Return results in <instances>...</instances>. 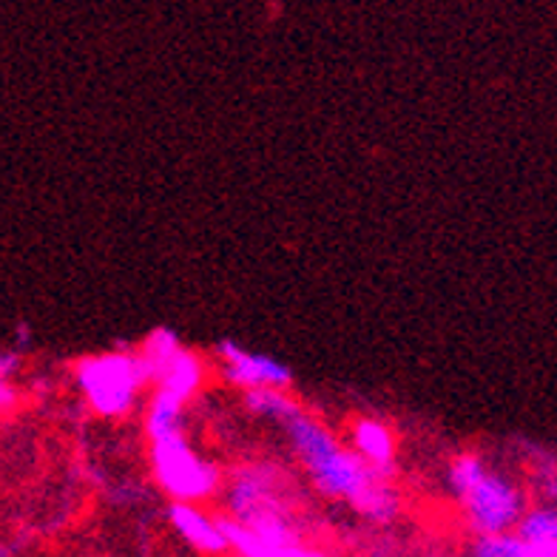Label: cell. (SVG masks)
Here are the masks:
<instances>
[{"mask_svg": "<svg viewBox=\"0 0 557 557\" xmlns=\"http://www.w3.org/2000/svg\"><path fill=\"white\" fill-rule=\"evenodd\" d=\"M245 407L257 418H268L285 426L296 412H301L299 401L290 398L285 389H250L245 393Z\"/></svg>", "mask_w": 557, "mask_h": 557, "instance_id": "obj_11", "label": "cell"}, {"mask_svg": "<svg viewBox=\"0 0 557 557\" xmlns=\"http://www.w3.org/2000/svg\"><path fill=\"white\" fill-rule=\"evenodd\" d=\"M77 387L88 407L103 418H123L134 410L139 389L148 384L146 367L134 350L86 356L74 364Z\"/></svg>", "mask_w": 557, "mask_h": 557, "instance_id": "obj_3", "label": "cell"}, {"mask_svg": "<svg viewBox=\"0 0 557 557\" xmlns=\"http://www.w3.org/2000/svg\"><path fill=\"white\" fill-rule=\"evenodd\" d=\"M151 470L157 484L174 504H202L213 498L222 486L220 467L199 455L185 433L171 438L151 441Z\"/></svg>", "mask_w": 557, "mask_h": 557, "instance_id": "obj_4", "label": "cell"}, {"mask_svg": "<svg viewBox=\"0 0 557 557\" xmlns=\"http://www.w3.org/2000/svg\"><path fill=\"white\" fill-rule=\"evenodd\" d=\"M285 433L296 458L322 495L345 500L373 523H389L396 518L398 495L387 478L361 463L359 455L345 447L322 421L301 410L287 421Z\"/></svg>", "mask_w": 557, "mask_h": 557, "instance_id": "obj_1", "label": "cell"}, {"mask_svg": "<svg viewBox=\"0 0 557 557\" xmlns=\"http://www.w3.org/2000/svg\"><path fill=\"white\" fill-rule=\"evenodd\" d=\"M512 532L541 557H557V512L552 506L527 509Z\"/></svg>", "mask_w": 557, "mask_h": 557, "instance_id": "obj_9", "label": "cell"}, {"mask_svg": "<svg viewBox=\"0 0 557 557\" xmlns=\"http://www.w3.org/2000/svg\"><path fill=\"white\" fill-rule=\"evenodd\" d=\"M17 401H21V393H17L15 384L9 382V379H0V416L15 410Z\"/></svg>", "mask_w": 557, "mask_h": 557, "instance_id": "obj_14", "label": "cell"}, {"mask_svg": "<svg viewBox=\"0 0 557 557\" xmlns=\"http://www.w3.org/2000/svg\"><path fill=\"white\" fill-rule=\"evenodd\" d=\"M299 557H333V555H327V552H319V549H310V546H301Z\"/></svg>", "mask_w": 557, "mask_h": 557, "instance_id": "obj_17", "label": "cell"}, {"mask_svg": "<svg viewBox=\"0 0 557 557\" xmlns=\"http://www.w3.org/2000/svg\"><path fill=\"white\" fill-rule=\"evenodd\" d=\"M449 486L461 500L463 515L478 537L506 535L527 512L523 490L512 478L490 470L475 453L455 455L449 463Z\"/></svg>", "mask_w": 557, "mask_h": 557, "instance_id": "obj_2", "label": "cell"}, {"mask_svg": "<svg viewBox=\"0 0 557 557\" xmlns=\"http://www.w3.org/2000/svg\"><path fill=\"white\" fill-rule=\"evenodd\" d=\"M472 557H541V555L529 549L527 543L515 535V532H506V535L478 537Z\"/></svg>", "mask_w": 557, "mask_h": 557, "instance_id": "obj_13", "label": "cell"}, {"mask_svg": "<svg viewBox=\"0 0 557 557\" xmlns=\"http://www.w3.org/2000/svg\"><path fill=\"white\" fill-rule=\"evenodd\" d=\"M216 356H220L222 373H225L227 382L243 387L245 393H250V389H287L294 384V370L285 361L248 350L234 338L220 342Z\"/></svg>", "mask_w": 557, "mask_h": 557, "instance_id": "obj_5", "label": "cell"}, {"mask_svg": "<svg viewBox=\"0 0 557 557\" xmlns=\"http://www.w3.org/2000/svg\"><path fill=\"white\" fill-rule=\"evenodd\" d=\"M169 521L176 535L183 537L191 549L202 552V555H222V552H227L225 535H222L216 515H208L202 506L171 504Z\"/></svg>", "mask_w": 557, "mask_h": 557, "instance_id": "obj_6", "label": "cell"}, {"mask_svg": "<svg viewBox=\"0 0 557 557\" xmlns=\"http://www.w3.org/2000/svg\"><path fill=\"white\" fill-rule=\"evenodd\" d=\"M15 338H17V350H23V347L29 345L32 342V333H29V327H26V324H17V333H15Z\"/></svg>", "mask_w": 557, "mask_h": 557, "instance_id": "obj_16", "label": "cell"}, {"mask_svg": "<svg viewBox=\"0 0 557 557\" xmlns=\"http://www.w3.org/2000/svg\"><path fill=\"white\" fill-rule=\"evenodd\" d=\"M180 347H183L180 345V338H176V333L169 331V327H157V331L148 333L146 342L139 345V350H134L139 356V361H143V367H146L148 384L154 382L162 367L174 359V352L180 350Z\"/></svg>", "mask_w": 557, "mask_h": 557, "instance_id": "obj_12", "label": "cell"}, {"mask_svg": "<svg viewBox=\"0 0 557 557\" xmlns=\"http://www.w3.org/2000/svg\"><path fill=\"white\" fill-rule=\"evenodd\" d=\"M154 384L157 389L174 393L176 398H183V401L188 404L197 396L199 389H202V384H206V364H202V359H199L197 352L180 347V350L174 352V359L162 367L160 375L154 379Z\"/></svg>", "mask_w": 557, "mask_h": 557, "instance_id": "obj_8", "label": "cell"}, {"mask_svg": "<svg viewBox=\"0 0 557 557\" xmlns=\"http://www.w3.org/2000/svg\"><path fill=\"white\" fill-rule=\"evenodd\" d=\"M183 410L185 401L176 398L174 393H165V389H157L151 404H148L146 416V433L151 441L171 438V435L183 433Z\"/></svg>", "mask_w": 557, "mask_h": 557, "instance_id": "obj_10", "label": "cell"}, {"mask_svg": "<svg viewBox=\"0 0 557 557\" xmlns=\"http://www.w3.org/2000/svg\"><path fill=\"white\" fill-rule=\"evenodd\" d=\"M350 449L359 455L361 463H367L379 475L389 478L393 461H396V438L387 424L375 421V418H359L350 430Z\"/></svg>", "mask_w": 557, "mask_h": 557, "instance_id": "obj_7", "label": "cell"}, {"mask_svg": "<svg viewBox=\"0 0 557 557\" xmlns=\"http://www.w3.org/2000/svg\"><path fill=\"white\" fill-rule=\"evenodd\" d=\"M21 359H17V352H3L0 350V379H9V375L15 373Z\"/></svg>", "mask_w": 557, "mask_h": 557, "instance_id": "obj_15", "label": "cell"}]
</instances>
